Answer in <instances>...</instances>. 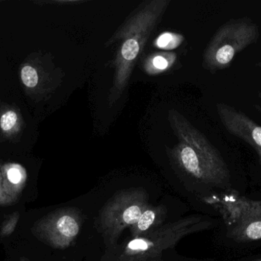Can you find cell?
<instances>
[{
  "label": "cell",
  "instance_id": "cell-1",
  "mask_svg": "<svg viewBox=\"0 0 261 261\" xmlns=\"http://www.w3.org/2000/svg\"><path fill=\"white\" fill-rule=\"evenodd\" d=\"M168 121L178 139L176 145L167 149L173 164L201 183L229 188L231 173L219 150L175 109L169 111Z\"/></svg>",
  "mask_w": 261,
  "mask_h": 261
},
{
  "label": "cell",
  "instance_id": "cell-2",
  "mask_svg": "<svg viewBox=\"0 0 261 261\" xmlns=\"http://www.w3.org/2000/svg\"><path fill=\"white\" fill-rule=\"evenodd\" d=\"M170 3V0H152L141 3L106 42V46H110L120 41L113 61L110 106L114 105L126 90L135 63Z\"/></svg>",
  "mask_w": 261,
  "mask_h": 261
},
{
  "label": "cell",
  "instance_id": "cell-3",
  "mask_svg": "<svg viewBox=\"0 0 261 261\" xmlns=\"http://www.w3.org/2000/svg\"><path fill=\"white\" fill-rule=\"evenodd\" d=\"M213 222L202 216H187L161 225L151 232L130 238L121 245L107 250L100 261H147L155 260L164 251L171 249L182 239L205 231Z\"/></svg>",
  "mask_w": 261,
  "mask_h": 261
},
{
  "label": "cell",
  "instance_id": "cell-4",
  "mask_svg": "<svg viewBox=\"0 0 261 261\" xmlns=\"http://www.w3.org/2000/svg\"><path fill=\"white\" fill-rule=\"evenodd\" d=\"M259 38L258 25L251 17L230 18L219 26L205 48L202 67L213 74L229 68L236 57Z\"/></svg>",
  "mask_w": 261,
  "mask_h": 261
},
{
  "label": "cell",
  "instance_id": "cell-5",
  "mask_svg": "<svg viewBox=\"0 0 261 261\" xmlns=\"http://www.w3.org/2000/svg\"><path fill=\"white\" fill-rule=\"evenodd\" d=\"M150 204L148 193L140 187L119 190L108 199L96 220L107 250L118 245L122 233L138 220Z\"/></svg>",
  "mask_w": 261,
  "mask_h": 261
},
{
  "label": "cell",
  "instance_id": "cell-6",
  "mask_svg": "<svg viewBox=\"0 0 261 261\" xmlns=\"http://www.w3.org/2000/svg\"><path fill=\"white\" fill-rule=\"evenodd\" d=\"M206 202L222 216L229 239L239 243L261 240V199H248L229 189L222 196L208 198Z\"/></svg>",
  "mask_w": 261,
  "mask_h": 261
},
{
  "label": "cell",
  "instance_id": "cell-7",
  "mask_svg": "<svg viewBox=\"0 0 261 261\" xmlns=\"http://www.w3.org/2000/svg\"><path fill=\"white\" fill-rule=\"evenodd\" d=\"M85 222L84 212L74 206L58 208L37 221L32 233L40 242L58 250L70 248Z\"/></svg>",
  "mask_w": 261,
  "mask_h": 261
},
{
  "label": "cell",
  "instance_id": "cell-8",
  "mask_svg": "<svg viewBox=\"0 0 261 261\" xmlns=\"http://www.w3.org/2000/svg\"><path fill=\"white\" fill-rule=\"evenodd\" d=\"M216 110L225 130L255 150L261 167V126L242 110L225 103H217Z\"/></svg>",
  "mask_w": 261,
  "mask_h": 261
},
{
  "label": "cell",
  "instance_id": "cell-9",
  "mask_svg": "<svg viewBox=\"0 0 261 261\" xmlns=\"http://www.w3.org/2000/svg\"><path fill=\"white\" fill-rule=\"evenodd\" d=\"M3 187L11 202L13 203L21 196L27 182L25 169L18 163H6L0 167Z\"/></svg>",
  "mask_w": 261,
  "mask_h": 261
},
{
  "label": "cell",
  "instance_id": "cell-10",
  "mask_svg": "<svg viewBox=\"0 0 261 261\" xmlns=\"http://www.w3.org/2000/svg\"><path fill=\"white\" fill-rule=\"evenodd\" d=\"M167 215V208L165 205L150 204L138 220L130 227V238L145 235L159 228L164 224Z\"/></svg>",
  "mask_w": 261,
  "mask_h": 261
},
{
  "label": "cell",
  "instance_id": "cell-11",
  "mask_svg": "<svg viewBox=\"0 0 261 261\" xmlns=\"http://www.w3.org/2000/svg\"><path fill=\"white\" fill-rule=\"evenodd\" d=\"M176 54H153L144 61V70L148 75H158L170 68L176 61Z\"/></svg>",
  "mask_w": 261,
  "mask_h": 261
},
{
  "label": "cell",
  "instance_id": "cell-12",
  "mask_svg": "<svg viewBox=\"0 0 261 261\" xmlns=\"http://www.w3.org/2000/svg\"><path fill=\"white\" fill-rule=\"evenodd\" d=\"M184 40V36L179 34L170 32H163L155 40L154 46L164 50H171L180 45Z\"/></svg>",
  "mask_w": 261,
  "mask_h": 261
},
{
  "label": "cell",
  "instance_id": "cell-13",
  "mask_svg": "<svg viewBox=\"0 0 261 261\" xmlns=\"http://www.w3.org/2000/svg\"><path fill=\"white\" fill-rule=\"evenodd\" d=\"M21 79L25 87L34 88L38 85L39 77L35 67L30 65H25L21 68Z\"/></svg>",
  "mask_w": 261,
  "mask_h": 261
},
{
  "label": "cell",
  "instance_id": "cell-14",
  "mask_svg": "<svg viewBox=\"0 0 261 261\" xmlns=\"http://www.w3.org/2000/svg\"><path fill=\"white\" fill-rule=\"evenodd\" d=\"M19 219L20 215L18 211H15L6 217L2 225L1 231H0L1 237L5 238L10 236L15 231Z\"/></svg>",
  "mask_w": 261,
  "mask_h": 261
},
{
  "label": "cell",
  "instance_id": "cell-15",
  "mask_svg": "<svg viewBox=\"0 0 261 261\" xmlns=\"http://www.w3.org/2000/svg\"><path fill=\"white\" fill-rule=\"evenodd\" d=\"M18 116L14 110H8L0 118V127L5 133H9L13 130L18 123Z\"/></svg>",
  "mask_w": 261,
  "mask_h": 261
},
{
  "label": "cell",
  "instance_id": "cell-16",
  "mask_svg": "<svg viewBox=\"0 0 261 261\" xmlns=\"http://www.w3.org/2000/svg\"><path fill=\"white\" fill-rule=\"evenodd\" d=\"M12 202L6 196L3 187V179H2L1 171H0V206H8L11 205Z\"/></svg>",
  "mask_w": 261,
  "mask_h": 261
},
{
  "label": "cell",
  "instance_id": "cell-17",
  "mask_svg": "<svg viewBox=\"0 0 261 261\" xmlns=\"http://www.w3.org/2000/svg\"><path fill=\"white\" fill-rule=\"evenodd\" d=\"M257 67H258V68L260 69V70H261V58L260 59V61H259L258 62H257Z\"/></svg>",
  "mask_w": 261,
  "mask_h": 261
},
{
  "label": "cell",
  "instance_id": "cell-18",
  "mask_svg": "<svg viewBox=\"0 0 261 261\" xmlns=\"http://www.w3.org/2000/svg\"><path fill=\"white\" fill-rule=\"evenodd\" d=\"M20 261H31V260H29V259H28V258H26V257H21V258H20Z\"/></svg>",
  "mask_w": 261,
  "mask_h": 261
},
{
  "label": "cell",
  "instance_id": "cell-19",
  "mask_svg": "<svg viewBox=\"0 0 261 261\" xmlns=\"http://www.w3.org/2000/svg\"><path fill=\"white\" fill-rule=\"evenodd\" d=\"M147 261H166V260H156V259H155V260H147Z\"/></svg>",
  "mask_w": 261,
  "mask_h": 261
},
{
  "label": "cell",
  "instance_id": "cell-20",
  "mask_svg": "<svg viewBox=\"0 0 261 261\" xmlns=\"http://www.w3.org/2000/svg\"><path fill=\"white\" fill-rule=\"evenodd\" d=\"M258 97H259V98H260V99H261V91L258 92Z\"/></svg>",
  "mask_w": 261,
  "mask_h": 261
},
{
  "label": "cell",
  "instance_id": "cell-21",
  "mask_svg": "<svg viewBox=\"0 0 261 261\" xmlns=\"http://www.w3.org/2000/svg\"><path fill=\"white\" fill-rule=\"evenodd\" d=\"M257 261H261V260H257Z\"/></svg>",
  "mask_w": 261,
  "mask_h": 261
}]
</instances>
